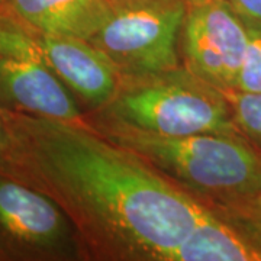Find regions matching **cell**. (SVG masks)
Returning <instances> with one entry per match:
<instances>
[{
	"instance_id": "ac0fdd59",
	"label": "cell",
	"mask_w": 261,
	"mask_h": 261,
	"mask_svg": "<svg viewBox=\"0 0 261 261\" xmlns=\"http://www.w3.org/2000/svg\"><path fill=\"white\" fill-rule=\"evenodd\" d=\"M258 197H260V199H261V196H258Z\"/></svg>"
},
{
	"instance_id": "5bb4252c",
	"label": "cell",
	"mask_w": 261,
	"mask_h": 261,
	"mask_svg": "<svg viewBox=\"0 0 261 261\" xmlns=\"http://www.w3.org/2000/svg\"><path fill=\"white\" fill-rule=\"evenodd\" d=\"M247 22L261 27V0H225Z\"/></svg>"
},
{
	"instance_id": "2e32d148",
	"label": "cell",
	"mask_w": 261,
	"mask_h": 261,
	"mask_svg": "<svg viewBox=\"0 0 261 261\" xmlns=\"http://www.w3.org/2000/svg\"><path fill=\"white\" fill-rule=\"evenodd\" d=\"M111 3H132V2H147V0H109Z\"/></svg>"
},
{
	"instance_id": "4fadbf2b",
	"label": "cell",
	"mask_w": 261,
	"mask_h": 261,
	"mask_svg": "<svg viewBox=\"0 0 261 261\" xmlns=\"http://www.w3.org/2000/svg\"><path fill=\"white\" fill-rule=\"evenodd\" d=\"M245 93H261V27L248 22V45L237 79V89Z\"/></svg>"
},
{
	"instance_id": "5b68a950",
	"label": "cell",
	"mask_w": 261,
	"mask_h": 261,
	"mask_svg": "<svg viewBox=\"0 0 261 261\" xmlns=\"http://www.w3.org/2000/svg\"><path fill=\"white\" fill-rule=\"evenodd\" d=\"M86 254L64 209L53 197L0 168V261H64Z\"/></svg>"
},
{
	"instance_id": "9c48e42d",
	"label": "cell",
	"mask_w": 261,
	"mask_h": 261,
	"mask_svg": "<svg viewBox=\"0 0 261 261\" xmlns=\"http://www.w3.org/2000/svg\"><path fill=\"white\" fill-rule=\"evenodd\" d=\"M5 3L37 32L89 42L112 13L109 0H5Z\"/></svg>"
},
{
	"instance_id": "6da1fadb",
	"label": "cell",
	"mask_w": 261,
	"mask_h": 261,
	"mask_svg": "<svg viewBox=\"0 0 261 261\" xmlns=\"http://www.w3.org/2000/svg\"><path fill=\"white\" fill-rule=\"evenodd\" d=\"M2 111L12 137L5 170L64 209L86 254L103 260L170 261L209 211L86 123Z\"/></svg>"
},
{
	"instance_id": "3957f363",
	"label": "cell",
	"mask_w": 261,
	"mask_h": 261,
	"mask_svg": "<svg viewBox=\"0 0 261 261\" xmlns=\"http://www.w3.org/2000/svg\"><path fill=\"white\" fill-rule=\"evenodd\" d=\"M130 80L134 83L122 84L115 99L105 106L112 123L166 137L238 135L224 93L192 71L177 68Z\"/></svg>"
},
{
	"instance_id": "8992f818",
	"label": "cell",
	"mask_w": 261,
	"mask_h": 261,
	"mask_svg": "<svg viewBox=\"0 0 261 261\" xmlns=\"http://www.w3.org/2000/svg\"><path fill=\"white\" fill-rule=\"evenodd\" d=\"M0 109L84 123L73 94L49 68L34 29L0 3Z\"/></svg>"
},
{
	"instance_id": "52a82bcc",
	"label": "cell",
	"mask_w": 261,
	"mask_h": 261,
	"mask_svg": "<svg viewBox=\"0 0 261 261\" xmlns=\"http://www.w3.org/2000/svg\"><path fill=\"white\" fill-rule=\"evenodd\" d=\"M189 71L221 92L235 90L248 45V22L225 0H186Z\"/></svg>"
},
{
	"instance_id": "e0dca14e",
	"label": "cell",
	"mask_w": 261,
	"mask_h": 261,
	"mask_svg": "<svg viewBox=\"0 0 261 261\" xmlns=\"http://www.w3.org/2000/svg\"><path fill=\"white\" fill-rule=\"evenodd\" d=\"M3 2H5V0H0V3H3Z\"/></svg>"
},
{
	"instance_id": "7a4b0ae2",
	"label": "cell",
	"mask_w": 261,
	"mask_h": 261,
	"mask_svg": "<svg viewBox=\"0 0 261 261\" xmlns=\"http://www.w3.org/2000/svg\"><path fill=\"white\" fill-rule=\"evenodd\" d=\"M102 134L207 206L261 196V157L238 135L166 137L109 122Z\"/></svg>"
},
{
	"instance_id": "9a60e30c",
	"label": "cell",
	"mask_w": 261,
	"mask_h": 261,
	"mask_svg": "<svg viewBox=\"0 0 261 261\" xmlns=\"http://www.w3.org/2000/svg\"><path fill=\"white\" fill-rule=\"evenodd\" d=\"M12 149V137L5 113L0 109V168L6 167Z\"/></svg>"
},
{
	"instance_id": "30bf717a",
	"label": "cell",
	"mask_w": 261,
	"mask_h": 261,
	"mask_svg": "<svg viewBox=\"0 0 261 261\" xmlns=\"http://www.w3.org/2000/svg\"><path fill=\"white\" fill-rule=\"evenodd\" d=\"M170 261H261V254L209 207Z\"/></svg>"
},
{
	"instance_id": "277c9868",
	"label": "cell",
	"mask_w": 261,
	"mask_h": 261,
	"mask_svg": "<svg viewBox=\"0 0 261 261\" xmlns=\"http://www.w3.org/2000/svg\"><path fill=\"white\" fill-rule=\"evenodd\" d=\"M186 0L112 3V13L90 41L122 77L142 79L177 70V41Z\"/></svg>"
},
{
	"instance_id": "8fae6325",
	"label": "cell",
	"mask_w": 261,
	"mask_h": 261,
	"mask_svg": "<svg viewBox=\"0 0 261 261\" xmlns=\"http://www.w3.org/2000/svg\"><path fill=\"white\" fill-rule=\"evenodd\" d=\"M231 224L261 254V199H248L226 205L209 206Z\"/></svg>"
},
{
	"instance_id": "ba28073f",
	"label": "cell",
	"mask_w": 261,
	"mask_h": 261,
	"mask_svg": "<svg viewBox=\"0 0 261 261\" xmlns=\"http://www.w3.org/2000/svg\"><path fill=\"white\" fill-rule=\"evenodd\" d=\"M35 32L49 68L89 106H108L122 86V74L92 42L79 38Z\"/></svg>"
},
{
	"instance_id": "7c38bea8",
	"label": "cell",
	"mask_w": 261,
	"mask_h": 261,
	"mask_svg": "<svg viewBox=\"0 0 261 261\" xmlns=\"http://www.w3.org/2000/svg\"><path fill=\"white\" fill-rule=\"evenodd\" d=\"M222 93L231 106L237 128L261 148V93H245L240 90Z\"/></svg>"
}]
</instances>
